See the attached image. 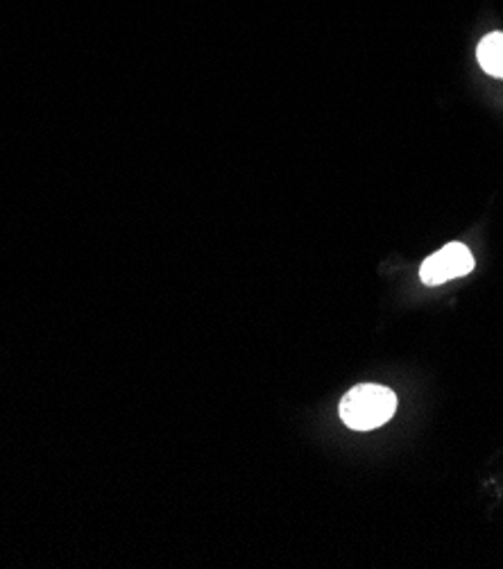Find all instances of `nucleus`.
<instances>
[{
  "label": "nucleus",
  "mask_w": 503,
  "mask_h": 569,
  "mask_svg": "<svg viewBox=\"0 0 503 569\" xmlns=\"http://www.w3.org/2000/svg\"><path fill=\"white\" fill-rule=\"evenodd\" d=\"M341 420L354 431H372L393 420L398 395L379 383H359L341 400Z\"/></svg>",
  "instance_id": "nucleus-1"
},
{
  "label": "nucleus",
  "mask_w": 503,
  "mask_h": 569,
  "mask_svg": "<svg viewBox=\"0 0 503 569\" xmlns=\"http://www.w3.org/2000/svg\"><path fill=\"white\" fill-rule=\"evenodd\" d=\"M474 270V257L467 246L463 243H450L435 254L426 257V261L420 268V279L426 287H440L444 281H452L459 277H465Z\"/></svg>",
  "instance_id": "nucleus-2"
},
{
  "label": "nucleus",
  "mask_w": 503,
  "mask_h": 569,
  "mask_svg": "<svg viewBox=\"0 0 503 569\" xmlns=\"http://www.w3.org/2000/svg\"><path fill=\"white\" fill-rule=\"evenodd\" d=\"M476 57L481 69L487 76L503 80V32H492L483 37L476 48Z\"/></svg>",
  "instance_id": "nucleus-3"
}]
</instances>
